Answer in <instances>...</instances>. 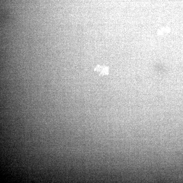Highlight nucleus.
Wrapping results in <instances>:
<instances>
[{
  "label": "nucleus",
  "instance_id": "obj_1",
  "mask_svg": "<svg viewBox=\"0 0 183 183\" xmlns=\"http://www.w3.org/2000/svg\"><path fill=\"white\" fill-rule=\"evenodd\" d=\"M95 70L97 72H99L100 75H107L109 73V69L107 67L99 66L96 67Z\"/></svg>",
  "mask_w": 183,
  "mask_h": 183
}]
</instances>
